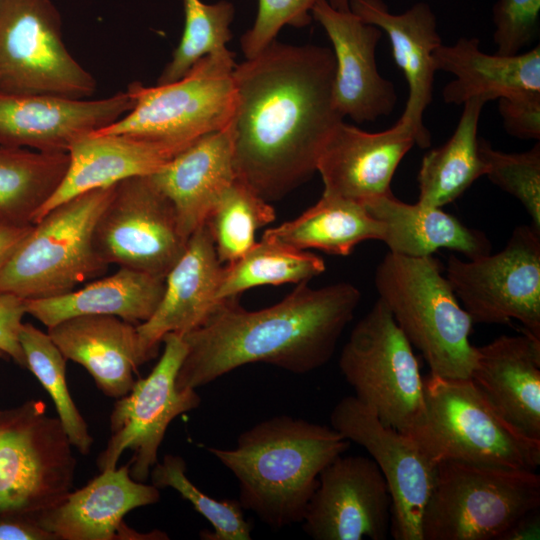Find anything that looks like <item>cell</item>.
Wrapping results in <instances>:
<instances>
[{
  "label": "cell",
  "mask_w": 540,
  "mask_h": 540,
  "mask_svg": "<svg viewBox=\"0 0 540 540\" xmlns=\"http://www.w3.org/2000/svg\"><path fill=\"white\" fill-rule=\"evenodd\" d=\"M485 103L477 97L466 101L449 140L423 156L417 176L419 203L442 208L485 175L486 165L479 155L477 137Z\"/></svg>",
  "instance_id": "4dcf8cb0"
},
{
  "label": "cell",
  "mask_w": 540,
  "mask_h": 540,
  "mask_svg": "<svg viewBox=\"0 0 540 540\" xmlns=\"http://www.w3.org/2000/svg\"><path fill=\"white\" fill-rule=\"evenodd\" d=\"M223 266L207 225L190 237L186 249L165 277L162 298L145 322L137 325L145 361L157 355L165 335L180 336L201 327L220 302L216 294Z\"/></svg>",
  "instance_id": "44dd1931"
},
{
  "label": "cell",
  "mask_w": 540,
  "mask_h": 540,
  "mask_svg": "<svg viewBox=\"0 0 540 540\" xmlns=\"http://www.w3.org/2000/svg\"><path fill=\"white\" fill-rule=\"evenodd\" d=\"M319 0H259L253 26L241 37L246 59L258 55L285 25L302 28L311 23V11Z\"/></svg>",
  "instance_id": "f35d334b"
},
{
  "label": "cell",
  "mask_w": 540,
  "mask_h": 540,
  "mask_svg": "<svg viewBox=\"0 0 540 540\" xmlns=\"http://www.w3.org/2000/svg\"><path fill=\"white\" fill-rule=\"evenodd\" d=\"M434 68L455 79L443 89L448 104H464L471 98L485 102L527 92H540V46L515 55L487 54L476 37L441 44L433 54Z\"/></svg>",
  "instance_id": "4316f807"
},
{
  "label": "cell",
  "mask_w": 540,
  "mask_h": 540,
  "mask_svg": "<svg viewBox=\"0 0 540 540\" xmlns=\"http://www.w3.org/2000/svg\"><path fill=\"white\" fill-rule=\"evenodd\" d=\"M0 358H6V355L0 351Z\"/></svg>",
  "instance_id": "7dc6e473"
},
{
  "label": "cell",
  "mask_w": 540,
  "mask_h": 540,
  "mask_svg": "<svg viewBox=\"0 0 540 540\" xmlns=\"http://www.w3.org/2000/svg\"><path fill=\"white\" fill-rule=\"evenodd\" d=\"M96 87L66 48L51 0H0V92L86 99Z\"/></svg>",
  "instance_id": "8fae6325"
},
{
  "label": "cell",
  "mask_w": 540,
  "mask_h": 540,
  "mask_svg": "<svg viewBox=\"0 0 540 540\" xmlns=\"http://www.w3.org/2000/svg\"><path fill=\"white\" fill-rule=\"evenodd\" d=\"M538 507L536 471L440 461L422 515V540H500Z\"/></svg>",
  "instance_id": "52a82bcc"
},
{
  "label": "cell",
  "mask_w": 540,
  "mask_h": 540,
  "mask_svg": "<svg viewBox=\"0 0 540 540\" xmlns=\"http://www.w3.org/2000/svg\"><path fill=\"white\" fill-rule=\"evenodd\" d=\"M33 224L21 225L0 220V271L25 239Z\"/></svg>",
  "instance_id": "ee69618b"
},
{
  "label": "cell",
  "mask_w": 540,
  "mask_h": 540,
  "mask_svg": "<svg viewBox=\"0 0 540 540\" xmlns=\"http://www.w3.org/2000/svg\"><path fill=\"white\" fill-rule=\"evenodd\" d=\"M391 505L387 483L375 461L341 454L321 471L302 528L315 540H385Z\"/></svg>",
  "instance_id": "2e32d148"
},
{
  "label": "cell",
  "mask_w": 540,
  "mask_h": 540,
  "mask_svg": "<svg viewBox=\"0 0 540 540\" xmlns=\"http://www.w3.org/2000/svg\"><path fill=\"white\" fill-rule=\"evenodd\" d=\"M164 350L152 371L137 379L124 396L117 399L110 414V437L97 458L100 471L117 467L122 453L132 451L130 474L146 482L170 423L179 415L196 409L201 397L196 389L180 390L176 378L187 353L183 337L164 336Z\"/></svg>",
  "instance_id": "4fadbf2b"
},
{
  "label": "cell",
  "mask_w": 540,
  "mask_h": 540,
  "mask_svg": "<svg viewBox=\"0 0 540 540\" xmlns=\"http://www.w3.org/2000/svg\"><path fill=\"white\" fill-rule=\"evenodd\" d=\"M325 269L320 256L262 236L241 258L223 266L216 299L258 286L309 282Z\"/></svg>",
  "instance_id": "d6a6232c"
},
{
  "label": "cell",
  "mask_w": 540,
  "mask_h": 540,
  "mask_svg": "<svg viewBox=\"0 0 540 540\" xmlns=\"http://www.w3.org/2000/svg\"><path fill=\"white\" fill-rule=\"evenodd\" d=\"M349 445L332 427L278 415L243 431L233 448L205 449L237 479L243 509L279 529L302 522L321 471Z\"/></svg>",
  "instance_id": "3957f363"
},
{
  "label": "cell",
  "mask_w": 540,
  "mask_h": 540,
  "mask_svg": "<svg viewBox=\"0 0 540 540\" xmlns=\"http://www.w3.org/2000/svg\"><path fill=\"white\" fill-rule=\"evenodd\" d=\"M339 368L355 397L380 421L409 433L424 412L423 378L412 345L378 298L355 325Z\"/></svg>",
  "instance_id": "30bf717a"
},
{
  "label": "cell",
  "mask_w": 540,
  "mask_h": 540,
  "mask_svg": "<svg viewBox=\"0 0 540 540\" xmlns=\"http://www.w3.org/2000/svg\"><path fill=\"white\" fill-rule=\"evenodd\" d=\"M164 287L165 278L119 267L67 294L25 300L26 314L47 328L80 315H111L139 325L156 310Z\"/></svg>",
  "instance_id": "f1b7e54d"
},
{
  "label": "cell",
  "mask_w": 540,
  "mask_h": 540,
  "mask_svg": "<svg viewBox=\"0 0 540 540\" xmlns=\"http://www.w3.org/2000/svg\"><path fill=\"white\" fill-rule=\"evenodd\" d=\"M150 177L174 205L189 239L236 179L231 121L190 143Z\"/></svg>",
  "instance_id": "cb8c5ba5"
},
{
  "label": "cell",
  "mask_w": 540,
  "mask_h": 540,
  "mask_svg": "<svg viewBox=\"0 0 540 540\" xmlns=\"http://www.w3.org/2000/svg\"><path fill=\"white\" fill-rule=\"evenodd\" d=\"M114 186L75 196L37 220L0 271V293L51 298L102 275L109 266L94 249L93 232Z\"/></svg>",
  "instance_id": "8992f818"
},
{
  "label": "cell",
  "mask_w": 540,
  "mask_h": 540,
  "mask_svg": "<svg viewBox=\"0 0 540 540\" xmlns=\"http://www.w3.org/2000/svg\"><path fill=\"white\" fill-rule=\"evenodd\" d=\"M539 13L540 0H498L493 8L496 53H520L536 34Z\"/></svg>",
  "instance_id": "ab89813d"
},
{
  "label": "cell",
  "mask_w": 540,
  "mask_h": 540,
  "mask_svg": "<svg viewBox=\"0 0 540 540\" xmlns=\"http://www.w3.org/2000/svg\"><path fill=\"white\" fill-rule=\"evenodd\" d=\"M67 360L83 366L98 389L118 399L127 394L145 363L137 325L111 315H80L47 328Z\"/></svg>",
  "instance_id": "d4e9b609"
},
{
  "label": "cell",
  "mask_w": 540,
  "mask_h": 540,
  "mask_svg": "<svg viewBox=\"0 0 540 540\" xmlns=\"http://www.w3.org/2000/svg\"><path fill=\"white\" fill-rule=\"evenodd\" d=\"M274 219L270 203L236 178L205 221L221 264L246 254L256 243V232Z\"/></svg>",
  "instance_id": "e575fe53"
},
{
  "label": "cell",
  "mask_w": 540,
  "mask_h": 540,
  "mask_svg": "<svg viewBox=\"0 0 540 540\" xmlns=\"http://www.w3.org/2000/svg\"><path fill=\"white\" fill-rule=\"evenodd\" d=\"M349 9L363 22L384 31L391 43L394 60L408 84V97L400 120L416 134V145L428 148L431 134L423 115L433 97L435 68L433 54L442 44L431 7L418 2L401 14H393L382 0H349Z\"/></svg>",
  "instance_id": "7402d4cb"
},
{
  "label": "cell",
  "mask_w": 540,
  "mask_h": 540,
  "mask_svg": "<svg viewBox=\"0 0 540 540\" xmlns=\"http://www.w3.org/2000/svg\"><path fill=\"white\" fill-rule=\"evenodd\" d=\"M328 3L335 9L339 11H348L349 9V0H327Z\"/></svg>",
  "instance_id": "bcb514c9"
},
{
  "label": "cell",
  "mask_w": 540,
  "mask_h": 540,
  "mask_svg": "<svg viewBox=\"0 0 540 540\" xmlns=\"http://www.w3.org/2000/svg\"><path fill=\"white\" fill-rule=\"evenodd\" d=\"M25 314L24 299L12 293H0V351L23 368L26 359L19 334Z\"/></svg>",
  "instance_id": "b9f144b4"
},
{
  "label": "cell",
  "mask_w": 540,
  "mask_h": 540,
  "mask_svg": "<svg viewBox=\"0 0 540 540\" xmlns=\"http://www.w3.org/2000/svg\"><path fill=\"white\" fill-rule=\"evenodd\" d=\"M151 484L158 489L172 488L191 503L212 526L201 531L204 540H250L252 526L238 500H217L202 492L186 475L182 456L166 454L150 472Z\"/></svg>",
  "instance_id": "8d00e7d4"
},
{
  "label": "cell",
  "mask_w": 540,
  "mask_h": 540,
  "mask_svg": "<svg viewBox=\"0 0 540 540\" xmlns=\"http://www.w3.org/2000/svg\"><path fill=\"white\" fill-rule=\"evenodd\" d=\"M311 14L333 46L338 111L358 123L390 115L397 101L395 87L379 73L375 57L382 31L350 10L333 8L327 0H319Z\"/></svg>",
  "instance_id": "d6986e66"
},
{
  "label": "cell",
  "mask_w": 540,
  "mask_h": 540,
  "mask_svg": "<svg viewBox=\"0 0 540 540\" xmlns=\"http://www.w3.org/2000/svg\"><path fill=\"white\" fill-rule=\"evenodd\" d=\"M335 68L332 49L277 40L235 65L236 178L265 201L283 198L317 172L344 119L334 103Z\"/></svg>",
  "instance_id": "6da1fadb"
},
{
  "label": "cell",
  "mask_w": 540,
  "mask_h": 540,
  "mask_svg": "<svg viewBox=\"0 0 540 540\" xmlns=\"http://www.w3.org/2000/svg\"><path fill=\"white\" fill-rule=\"evenodd\" d=\"M506 132L516 138L540 139V92H527L498 99Z\"/></svg>",
  "instance_id": "60d3db41"
},
{
  "label": "cell",
  "mask_w": 540,
  "mask_h": 540,
  "mask_svg": "<svg viewBox=\"0 0 540 540\" xmlns=\"http://www.w3.org/2000/svg\"><path fill=\"white\" fill-rule=\"evenodd\" d=\"M134 103L128 90L97 100L0 92V145L68 153L77 139L116 122Z\"/></svg>",
  "instance_id": "e0dca14e"
},
{
  "label": "cell",
  "mask_w": 540,
  "mask_h": 540,
  "mask_svg": "<svg viewBox=\"0 0 540 540\" xmlns=\"http://www.w3.org/2000/svg\"><path fill=\"white\" fill-rule=\"evenodd\" d=\"M182 3L183 34L157 84L179 80L202 57L227 50L226 43L232 38L230 25L235 12L232 3L225 0L212 4L201 0H182Z\"/></svg>",
  "instance_id": "d590c367"
},
{
  "label": "cell",
  "mask_w": 540,
  "mask_h": 540,
  "mask_svg": "<svg viewBox=\"0 0 540 540\" xmlns=\"http://www.w3.org/2000/svg\"><path fill=\"white\" fill-rule=\"evenodd\" d=\"M382 223L352 200L323 195L297 218L266 230L264 237L299 250L347 256L361 242L380 240Z\"/></svg>",
  "instance_id": "f546056e"
},
{
  "label": "cell",
  "mask_w": 540,
  "mask_h": 540,
  "mask_svg": "<svg viewBox=\"0 0 540 540\" xmlns=\"http://www.w3.org/2000/svg\"><path fill=\"white\" fill-rule=\"evenodd\" d=\"M445 277L473 323L507 324L540 337V231L516 227L496 254L450 255Z\"/></svg>",
  "instance_id": "7c38bea8"
},
{
  "label": "cell",
  "mask_w": 540,
  "mask_h": 540,
  "mask_svg": "<svg viewBox=\"0 0 540 540\" xmlns=\"http://www.w3.org/2000/svg\"><path fill=\"white\" fill-rule=\"evenodd\" d=\"M58 417L40 400L0 410V517L36 518L72 490L77 461Z\"/></svg>",
  "instance_id": "9c48e42d"
},
{
  "label": "cell",
  "mask_w": 540,
  "mask_h": 540,
  "mask_svg": "<svg viewBox=\"0 0 540 540\" xmlns=\"http://www.w3.org/2000/svg\"><path fill=\"white\" fill-rule=\"evenodd\" d=\"M478 151L486 165L485 176L503 191L518 199L540 231V143L528 151L506 153L478 139Z\"/></svg>",
  "instance_id": "74e56055"
},
{
  "label": "cell",
  "mask_w": 540,
  "mask_h": 540,
  "mask_svg": "<svg viewBox=\"0 0 540 540\" xmlns=\"http://www.w3.org/2000/svg\"><path fill=\"white\" fill-rule=\"evenodd\" d=\"M521 331L475 347L470 379L508 423L540 440V337Z\"/></svg>",
  "instance_id": "603a6c76"
},
{
  "label": "cell",
  "mask_w": 540,
  "mask_h": 540,
  "mask_svg": "<svg viewBox=\"0 0 540 540\" xmlns=\"http://www.w3.org/2000/svg\"><path fill=\"white\" fill-rule=\"evenodd\" d=\"M181 150L130 134L88 133L70 147L67 172L33 224L75 196L128 178L150 176Z\"/></svg>",
  "instance_id": "484cf974"
},
{
  "label": "cell",
  "mask_w": 540,
  "mask_h": 540,
  "mask_svg": "<svg viewBox=\"0 0 540 540\" xmlns=\"http://www.w3.org/2000/svg\"><path fill=\"white\" fill-rule=\"evenodd\" d=\"M363 206L382 223L381 241L393 254L425 257L445 248L474 259L491 253V242L485 233L467 227L439 207L405 203L393 192Z\"/></svg>",
  "instance_id": "83f0119b"
},
{
  "label": "cell",
  "mask_w": 540,
  "mask_h": 540,
  "mask_svg": "<svg viewBox=\"0 0 540 540\" xmlns=\"http://www.w3.org/2000/svg\"><path fill=\"white\" fill-rule=\"evenodd\" d=\"M361 292L340 282L311 288L308 282L280 302L255 311L231 297L208 320L185 334L187 353L176 387L197 389L250 363H266L295 374L325 365L353 319Z\"/></svg>",
  "instance_id": "7a4b0ae2"
},
{
  "label": "cell",
  "mask_w": 540,
  "mask_h": 540,
  "mask_svg": "<svg viewBox=\"0 0 540 540\" xmlns=\"http://www.w3.org/2000/svg\"><path fill=\"white\" fill-rule=\"evenodd\" d=\"M68 153L0 145V220L27 225L61 184Z\"/></svg>",
  "instance_id": "1f68e13d"
},
{
  "label": "cell",
  "mask_w": 540,
  "mask_h": 540,
  "mask_svg": "<svg viewBox=\"0 0 540 540\" xmlns=\"http://www.w3.org/2000/svg\"><path fill=\"white\" fill-rule=\"evenodd\" d=\"M416 145V134L406 121L370 133L341 121L328 138L317 163L323 195L361 205L392 193L394 173L406 153Z\"/></svg>",
  "instance_id": "ffe728a7"
},
{
  "label": "cell",
  "mask_w": 540,
  "mask_h": 540,
  "mask_svg": "<svg viewBox=\"0 0 540 540\" xmlns=\"http://www.w3.org/2000/svg\"><path fill=\"white\" fill-rule=\"evenodd\" d=\"M159 500L160 489L133 479L127 462L100 471L35 520L55 540H165L169 537L160 530L140 533L124 521L132 510Z\"/></svg>",
  "instance_id": "ac0fdd59"
},
{
  "label": "cell",
  "mask_w": 540,
  "mask_h": 540,
  "mask_svg": "<svg viewBox=\"0 0 540 540\" xmlns=\"http://www.w3.org/2000/svg\"><path fill=\"white\" fill-rule=\"evenodd\" d=\"M540 507L519 517L500 537V540H534L540 537Z\"/></svg>",
  "instance_id": "f6af8a7d"
},
{
  "label": "cell",
  "mask_w": 540,
  "mask_h": 540,
  "mask_svg": "<svg viewBox=\"0 0 540 540\" xmlns=\"http://www.w3.org/2000/svg\"><path fill=\"white\" fill-rule=\"evenodd\" d=\"M0 540H55L34 518L0 517Z\"/></svg>",
  "instance_id": "7bdbcfd3"
},
{
  "label": "cell",
  "mask_w": 540,
  "mask_h": 540,
  "mask_svg": "<svg viewBox=\"0 0 540 540\" xmlns=\"http://www.w3.org/2000/svg\"><path fill=\"white\" fill-rule=\"evenodd\" d=\"M374 284L405 337L421 352L431 375L470 378L475 346L469 335L474 323L437 259L389 252L376 267Z\"/></svg>",
  "instance_id": "277c9868"
},
{
  "label": "cell",
  "mask_w": 540,
  "mask_h": 540,
  "mask_svg": "<svg viewBox=\"0 0 540 540\" xmlns=\"http://www.w3.org/2000/svg\"><path fill=\"white\" fill-rule=\"evenodd\" d=\"M234 54L230 50L199 59L179 80L128 85L133 108L97 133L130 134L180 149L227 126L234 112Z\"/></svg>",
  "instance_id": "ba28073f"
},
{
  "label": "cell",
  "mask_w": 540,
  "mask_h": 540,
  "mask_svg": "<svg viewBox=\"0 0 540 540\" xmlns=\"http://www.w3.org/2000/svg\"><path fill=\"white\" fill-rule=\"evenodd\" d=\"M333 429L364 447L378 465L390 492V534L396 540H422L421 520L434 466L407 434L385 425L355 396L342 398L330 415Z\"/></svg>",
  "instance_id": "9a60e30c"
},
{
  "label": "cell",
  "mask_w": 540,
  "mask_h": 540,
  "mask_svg": "<svg viewBox=\"0 0 540 540\" xmlns=\"http://www.w3.org/2000/svg\"><path fill=\"white\" fill-rule=\"evenodd\" d=\"M424 412L409 433L435 465L452 460L478 465L536 471L540 440L508 423L470 378H423Z\"/></svg>",
  "instance_id": "5b68a950"
},
{
  "label": "cell",
  "mask_w": 540,
  "mask_h": 540,
  "mask_svg": "<svg viewBox=\"0 0 540 540\" xmlns=\"http://www.w3.org/2000/svg\"><path fill=\"white\" fill-rule=\"evenodd\" d=\"M19 340L28 368L54 402L57 417L72 444L82 455L89 454L94 439L87 422L78 410L66 381L67 359L60 352L48 333L23 323Z\"/></svg>",
  "instance_id": "836d02e7"
},
{
  "label": "cell",
  "mask_w": 540,
  "mask_h": 540,
  "mask_svg": "<svg viewBox=\"0 0 540 540\" xmlns=\"http://www.w3.org/2000/svg\"><path fill=\"white\" fill-rule=\"evenodd\" d=\"M188 240L174 205L150 176L115 184L93 232L94 249L106 265L162 278L182 256Z\"/></svg>",
  "instance_id": "5bb4252c"
}]
</instances>
